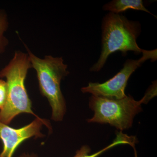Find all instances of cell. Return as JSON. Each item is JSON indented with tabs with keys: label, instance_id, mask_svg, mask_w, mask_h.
I'll use <instances>...</instances> for the list:
<instances>
[{
	"label": "cell",
	"instance_id": "obj_1",
	"mask_svg": "<svg viewBox=\"0 0 157 157\" xmlns=\"http://www.w3.org/2000/svg\"><path fill=\"white\" fill-rule=\"evenodd\" d=\"M140 32L139 22L130 20L122 14L108 13L102 21L101 54L97 63L90 68V71H100L108 57L116 52H120L123 56L130 51L136 55L142 53L144 50L137 42Z\"/></svg>",
	"mask_w": 157,
	"mask_h": 157
},
{
	"label": "cell",
	"instance_id": "obj_2",
	"mask_svg": "<svg viewBox=\"0 0 157 157\" xmlns=\"http://www.w3.org/2000/svg\"><path fill=\"white\" fill-rule=\"evenodd\" d=\"M32 67L28 54L17 51L9 63L0 71V78H6L8 97L5 106L0 110V122L9 124L13 119L22 113L39 117L32 109V102L25 82L28 71Z\"/></svg>",
	"mask_w": 157,
	"mask_h": 157
},
{
	"label": "cell",
	"instance_id": "obj_3",
	"mask_svg": "<svg viewBox=\"0 0 157 157\" xmlns=\"http://www.w3.org/2000/svg\"><path fill=\"white\" fill-rule=\"evenodd\" d=\"M28 50L32 67L36 72L40 92L48 99L52 107V119L55 121H60L66 112V102L60 83L62 79L69 74L67 66L62 57L48 56L40 59Z\"/></svg>",
	"mask_w": 157,
	"mask_h": 157
},
{
	"label": "cell",
	"instance_id": "obj_4",
	"mask_svg": "<svg viewBox=\"0 0 157 157\" xmlns=\"http://www.w3.org/2000/svg\"><path fill=\"white\" fill-rule=\"evenodd\" d=\"M151 99L146 92L139 101L131 95L121 99L92 95L89 105L94 114L87 122L109 124L121 131L126 130L132 127L135 116L142 111L141 104H147Z\"/></svg>",
	"mask_w": 157,
	"mask_h": 157
},
{
	"label": "cell",
	"instance_id": "obj_5",
	"mask_svg": "<svg viewBox=\"0 0 157 157\" xmlns=\"http://www.w3.org/2000/svg\"><path fill=\"white\" fill-rule=\"evenodd\" d=\"M142 53V56L138 59L127 60L122 69L112 78L102 83L89 82L87 86L82 88L81 91L109 99L124 98L127 96L125 90L132 73L147 60L151 59V62L157 60V49L144 50Z\"/></svg>",
	"mask_w": 157,
	"mask_h": 157
},
{
	"label": "cell",
	"instance_id": "obj_6",
	"mask_svg": "<svg viewBox=\"0 0 157 157\" xmlns=\"http://www.w3.org/2000/svg\"><path fill=\"white\" fill-rule=\"evenodd\" d=\"M43 124L51 131L49 121L39 117L19 128H14L0 122V139L3 145L0 157H12L17 147L24 141L32 137H43L44 135L41 133V130Z\"/></svg>",
	"mask_w": 157,
	"mask_h": 157
},
{
	"label": "cell",
	"instance_id": "obj_7",
	"mask_svg": "<svg viewBox=\"0 0 157 157\" xmlns=\"http://www.w3.org/2000/svg\"><path fill=\"white\" fill-rule=\"evenodd\" d=\"M138 142L136 136H128L126 134H124L122 131L117 132L116 137L113 140V142L101 150L93 154L90 155L91 149L87 145H84L80 149L76 151V155L73 157H98L109 149L120 144H128L133 147H135V144Z\"/></svg>",
	"mask_w": 157,
	"mask_h": 157
},
{
	"label": "cell",
	"instance_id": "obj_8",
	"mask_svg": "<svg viewBox=\"0 0 157 157\" xmlns=\"http://www.w3.org/2000/svg\"><path fill=\"white\" fill-rule=\"evenodd\" d=\"M103 9L111 13L120 14L130 9L145 11L153 15L145 8L142 0H113L104 5Z\"/></svg>",
	"mask_w": 157,
	"mask_h": 157
},
{
	"label": "cell",
	"instance_id": "obj_9",
	"mask_svg": "<svg viewBox=\"0 0 157 157\" xmlns=\"http://www.w3.org/2000/svg\"><path fill=\"white\" fill-rule=\"evenodd\" d=\"M8 20L5 12L0 11V54L4 51L7 44L5 33L8 27Z\"/></svg>",
	"mask_w": 157,
	"mask_h": 157
},
{
	"label": "cell",
	"instance_id": "obj_10",
	"mask_svg": "<svg viewBox=\"0 0 157 157\" xmlns=\"http://www.w3.org/2000/svg\"><path fill=\"white\" fill-rule=\"evenodd\" d=\"M8 86L6 81L0 79V110L5 106L8 97Z\"/></svg>",
	"mask_w": 157,
	"mask_h": 157
},
{
	"label": "cell",
	"instance_id": "obj_11",
	"mask_svg": "<svg viewBox=\"0 0 157 157\" xmlns=\"http://www.w3.org/2000/svg\"><path fill=\"white\" fill-rule=\"evenodd\" d=\"M18 157H38L36 154L34 153H23Z\"/></svg>",
	"mask_w": 157,
	"mask_h": 157
},
{
	"label": "cell",
	"instance_id": "obj_12",
	"mask_svg": "<svg viewBox=\"0 0 157 157\" xmlns=\"http://www.w3.org/2000/svg\"><path fill=\"white\" fill-rule=\"evenodd\" d=\"M134 150V155H135V157H137V152L136 151V148L135 147H133Z\"/></svg>",
	"mask_w": 157,
	"mask_h": 157
}]
</instances>
